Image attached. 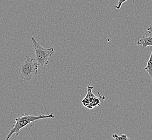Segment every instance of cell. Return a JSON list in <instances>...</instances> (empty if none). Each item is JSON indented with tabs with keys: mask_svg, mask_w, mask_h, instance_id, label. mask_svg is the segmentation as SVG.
Wrapping results in <instances>:
<instances>
[{
	"mask_svg": "<svg viewBox=\"0 0 152 140\" xmlns=\"http://www.w3.org/2000/svg\"><path fill=\"white\" fill-rule=\"evenodd\" d=\"M55 117L53 114L48 113L47 114H40L38 115H28L24 114L20 115V117L15 118V123L12 125V128L9 132L8 134L7 135L6 140L10 139L12 135L15 134L16 136H18L20 134L21 129L23 128L30 123L33 122H36L38 120L43 119H53Z\"/></svg>",
	"mask_w": 152,
	"mask_h": 140,
	"instance_id": "6da1fadb",
	"label": "cell"
},
{
	"mask_svg": "<svg viewBox=\"0 0 152 140\" xmlns=\"http://www.w3.org/2000/svg\"><path fill=\"white\" fill-rule=\"evenodd\" d=\"M39 66L35 58L26 55V60L21 64L18 70L20 77L24 80H31L37 74Z\"/></svg>",
	"mask_w": 152,
	"mask_h": 140,
	"instance_id": "7a4b0ae2",
	"label": "cell"
},
{
	"mask_svg": "<svg viewBox=\"0 0 152 140\" xmlns=\"http://www.w3.org/2000/svg\"><path fill=\"white\" fill-rule=\"evenodd\" d=\"M31 40L35 51L36 61H37L39 65L41 67H43L45 65L49 64L50 63L49 58L55 52V49L53 47H49L48 49L44 48L36 41L34 37H32Z\"/></svg>",
	"mask_w": 152,
	"mask_h": 140,
	"instance_id": "3957f363",
	"label": "cell"
},
{
	"mask_svg": "<svg viewBox=\"0 0 152 140\" xmlns=\"http://www.w3.org/2000/svg\"><path fill=\"white\" fill-rule=\"evenodd\" d=\"M94 88L93 86H88V93L82 101L84 106L90 109L96 106H100V102H102L106 99L105 96H100L99 92H98L99 96H96L92 92Z\"/></svg>",
	"mask_w": 152,
	"mask_h": 140,
	"instance_id": "277c9868",
	"label": "cell"
},
{
	"mask_svg": "<svg viewBox=\"0 0 152 140\" xmlns=\"http://www.w3.org/2000/svg\"><path fill=\"white\" fill-rule=\"evenodd\" d=\"M137 44L139 45H142L143 49L146 47L148 46L152 47V35L149 36H143L140 39H137Z\"/></svg>",
	"mask_w": 152,
	"mask_h": 140,
	"instance_id": "5b68a950",
	"label": "cell"
},
{
	"mask_svg": "<svg viewBox=\"0 0 152 140\" xmlns=\"http://www.w3.org/2000/svg\"><path fill=\"white\" fill-rule=\"evenodd\" d=\"M145 70L149 74V76L152 79V51L149 59L147 61L146 66L145 68Z\"/></svg>",
	"mask_w": 152,
	"mask_h": 140,
	"instance_id": "8992f818",
	"label": "cell"
},
{
	"mask_svg": "<svg viewBox=\"0 0 152 140\" xmlns=\"http://www.w3.org/2000/svg\"><path fill=\"white\" fill-rule=\"evenodd\" d=\"M112 137L115 140H129V139L128 138L127 135L120 134L118 135L117 134H114L112 135Z\"/></svg>",
	"mask_w": 152,
	"mask_h": 140,
	"instance_id": "52a82bcc",
	"label": "cell"
},
{
	"mask_svg": "<svg viewBox=\"0 0 152 140\" xmlns=\"http://www.w3.org/2000/svg\"><path fill=\"white\" fill-rule=\"evenodd\" d=\"M126 1H127V0H118V2L117 5L115 6V8H116V9H120V8H121V7L122 6L123 3H124V2H125ZM134 1V0H133V1Z\"/></svg>",
	"mask_w": 152,
	"mask_h": 140,
	"instance_id": "ba28073f",
	"label": "cell"
},
{
	"mask_svg": "<svg viewBox=\"0 0 152 140\" xmlns=\"http://www.w3.org/2000/svg\"><path fill=\"white\" fill-rule=\"evenodd\" d=\"M147 31L151 35H152V25H150V26L147 27Z\"/></svg>",
	"mask_w": 152,
	"mask_h": 140,
	"instance_id": "9c48e42d",
	"label": "cell"
}]
</instances>
